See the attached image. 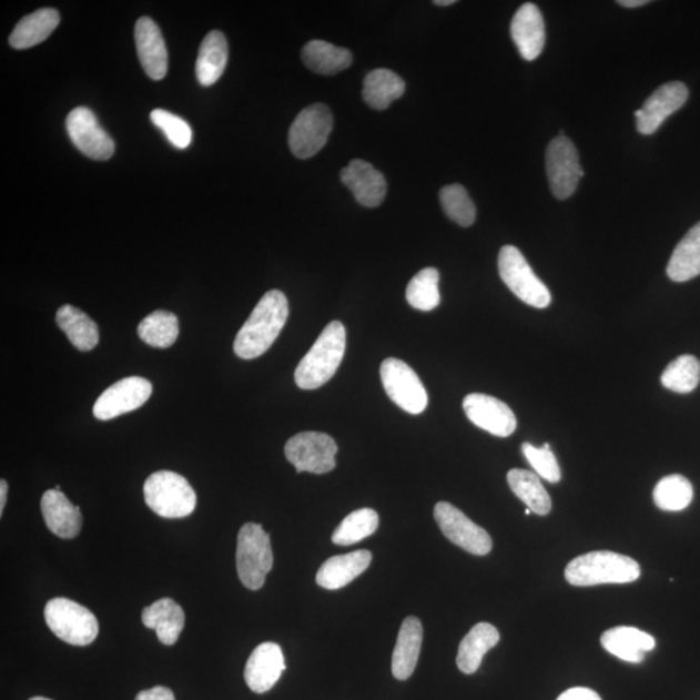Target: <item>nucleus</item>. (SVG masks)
Wrapping results in <instances>:
<instances>
[{
  "mask_svg": "<svg viewBox=\"0 0 700 700\" xmlns=\"http://www.w3.org/2000/svg\"><path fill=\"white\" fill-rule=\"evenodd\" d=\"M144 501L161 518H186L195 511L196 494L182 475L172 471L152 474L144 483Z\"/></svg>",
  "mask_w": 700,
  "mask_h": 700,
  "instance_id": "20e7f679",
  "label": "nucleus"
},
{
  "mask_svg": "<svg viewBox=\"0 0 700 700\" xmlns=\"http://www.w3.org/2000/svg\"><path fill=\"white\" fill-rule=\"evenodd\" d=\"M7 491H9V484L6 480L0 481V515H3L6 503H7Z\"/></svg>",
  "mask_w": 700,
  "mask_h": 700,
  "instance_id": "c03bdc74",
  "label": "nucleus"
},
{
  "mask_svg": "<svg viewBox=\"0 0 700 700\" xmlns=\"http://www.w3.org/2000/svg\"><path fill=\"white\" fill-rule=\"evenodd\" d=\"M507 483L514 495L525 503L530 511L540 517L551 511V498L537 474L514 468L507 474Z\"/></svg>",
  "mask_w": 700,
  "mask_h": 700,
  "instance_id": "473e14b6",
  "label": "nucleus"
},
{
  "mask_svg": "<svg viewBox=\"0 0 700 700\" xmlns=\"http://www.w3.org/2000/svg\"><path fill=\"white\" fill-rule=\"evenodd\" d=\"M434 517L445 537L473 556H487L494 548V541L487 530L475 525L456 506L438 503L435 506Z\"/></svg>",
  "mask_w": 700,
  "mask_h": 700,
  "instance_id": "9b49d317",
  "label": "nucleus"
},
{
  "mask_svg": "<svg viewBox=\"0 0 700 700\" xmlns=\"http://www.w3.org/2000/svg\"><path fill=\"white\" fill-rule=\"evenodd\" d=\"M341 179L357 202L367 207L379 206L387 194V181L384 175L364 160H352L344 168Z\"/></svg>",
  "mask_w": 700,
  "mask_h": 700,
  "instance_id": "a211bd4d",
  "label": "nucleus"
},
{
  "mask_svg": "<svg viewBox=\"0 0 700 700\" xmlns=\"http://www.w3.org/2000/svg\"><path fill=\"white\" fill-rule=\"evenodd\" d=\"M184 611L172 598L159 599L142 612L144 627L156 630L159 640L166 646H173L184 628Z\"/></svg>",
  "mask_w": 700,
  "mask_h": 700,
  "instance_id": "393cba45",
  "label": "nucleus"
},
{
  "mask_svg": "<svg viewBox=\"0 0 700 700\" xmlns=\"http://www.w3.org/2000/svg\"><path fill=\"white\" fill-rule=\"evenodd\" d=\"M286 671L283 651L280 645L265 642L251 653L244 669V679L248 688L257 694L272 690Z\"/></svg>",
  "mask_w": 700,
  "mask_h": 700,
  "instance_id": "f3484780",
  "label": "nucleus"
},
{
  "mask_svg": "<svg viewBox=\"0 0 700 700\" xmlns=\"http://www.w3.org/2000/svg\"><path fill=\"white\" fill-rule=\"evenodd\" d=\"M464 410L476 427L498 437H509L518 427L510 407L494 396L468 395L464 399Z\"/></svg>",
  "mask_w": 700,
  "mask_h": 700,
  "instance_id": "2eb2a0df",
  "label": "nucleus"
},
{
  "mask_svg": "<svg viewBox=\"0 0 700 700\" xmlns=\"http://www.w3.org/2000/svg\"><path fill=\"white\" fill-rule=\"evenodd\" d=\"M521 450L538 476L552 484L561 480L560 467L549 444H545L542 448H536L532 444L525 443Z\"/></svg>",
  "mask_w": 700,
  "mask_h": 700,
  "instance_id": "a19ab883",
  "label": "nucleus"
},
{
  "mask_svg": "<svg viewBox=\"0 0 700 700\" xmlns=\"http://www.w3.org/2000/svg\"><path fill=\"white\" fill-rule=\"evenodd\" d=\"M498 272L513 294L530 306L545 310L551 304L548 287L535 274L523 253L514 245H505L498 255Z\"/></svg>",
  "mask_w": 700,
  "mask_h": 700,
  "instance_id": "0eeeda50",
  "label": "nucleus"
},
{
  "mask_svg": "<svg viewBox=\"0 0 700 700\" xmlns=\"http://www.w3.org/2000/svg\"><path fill=\"white\" fill-rule=\"evenodd\" d=\"M44 619L52 633L69 645L88 646L99 635L95 615L72 599H51L44 607Z\"/></svg>",
  "mask_w": 700,
  "mask_h": 700,
  "instance_id": "423d86ee",
  "label": "nucleus"
},
{
  "mask_svg": "<svg viewBox=\"0 0 700 700\" xmlns=\"http://www.w3.org/2000/svg\"><path fill=\"white\" fill-rule=\"evenodd\" d=\"M546 173L554 196L566 200L575 194L584 176L579 153L567 136H557L546 151Z\"/></svg>",
  "mask_w": 700,
  "mask_h": 700,
  "instance_id": "f8f14e48",
  "label": "nucleus"
},
{
  "mask_svg": "<svg viewBox=\"0 0 700 700\" xmlns=\"http://www.w3.org/2000/svg\"><path fill=\"white\" fill-rule=\"evenodd\" d=\"M372 560L373 554L368 550L329 558L318 569L317 584L323 589H342L363 575L372 565Z\"/></svg>",
  "mask_w": 700,
  "mask_h": 700,
  "instance_id": "4be33fe9",
  "label": "nucleus"
},
{
  "mask_svg": "<svg viewBox=\"0 0 700 700\" xmlns=\"http://www.w3.org/2000/svg\"><path fill=\"white\" fill-rule=\"evenodd\" d=\"M667 274L677 283L688 282L700 274V222L677 244Z\"/></svg>",
  "mask_w": 700,
  "mask_h": 700,
  "instance_id": "7c9ffc66",
  "label": "nucleus"
},
{
  "mask_svg": "<svg viewBox=\"0 0 700 700\" xmlns=\"http://www.w3.org/2000/svg\"><path fill=\"white\" fill-rule=\"evenodd\" d=\"M227 59L229 45L226 37L219 30H213L200 45L196 60L197 81L205 88L212 87L225 72Z\"/></svg>",
  "mask_w": 700,
  "mask_h": 700,
  "instance_id": "cd10ccee",
  "label": "nucleus"
},
{
  "mask_svg": "<svg viewBox=\"0 0 700 700\" xmlns=\"http://www.w3.org/2000/svg\"><path fill=\"white\" fill-rule=\"evenodd\" d=\"M151 121L165 134L175 149L186 150L192 142V129L189 122L165 110L151 112Z\"/></svg>",
  "mask_w": 700,
  "mask_h": 700,
  "instance_id": "ea45409f",
  "label": "nucleus"
},
{
  "mask_svg": "<svg viewBox=\"0 0 700 700\" xmlns=\"http://www.w3.org/2000/svg\"><path fill=\"white\" fill-rule=\"evenodd\" d=\"M288 314L286 295L278 290L268 291L237 333L234 343L235 355L243 359L263 356L280 336Z\"/></svg>",
  "mask_w": 700,
  "mask_h": 700,
  "instance_id": "f257e3e1",
  "label": "nucleus"
},
{
  "mask_svg": "<svg viewBox=\"0 0 700 700\" xmlns=\"http://www.w3.org/2000/svg\"><path fill=\"white\" fill-rule=\"evenodd\" d=\"M273 564L271 536L255 523L244 525L236 545V569L243 586L250 590L263 588Z\"/></svg>",
  "mask_w": 700,
  "mask_h": 700,
  "instance_id": "39448f33",
  "label": "nucleus"
},
{
  "mask_svg": "<svg viewBox=\"0 0 700 700\" xmlns=\"http://www.w3.org/2000/svg\"><path fill=\"white\" fill-rule=\"evenodd\" d=\"M345 346L346 331L343 323L331 322L298 364L295 372L297 387L305 390L317 389L333 379L342 364Z\"/></svg>",
  "mask_w": 700,
  "mask_h": 700,
  "instance_id": "f03ea898",
  "label": "nucleus"
},
{
  "mask_svg": "<svg viewBox=\"0 0 700 700\" xmlns=\"http://www.w3.org/2000/svg\"><path fill=\"white\" fill-rule=\"evenodd\" d=\"M601 643L611 656L628 663H642L645 653L656 649V638L633 627H617L601 637Z\"/></svg>",
  "mask_w": 700,
  "mask_h": 700,
  "instance_id": "5701e85b",
  "label": "nucleus"
},
{
  "mask_svg": "<svg viewBox=\"0 0 700 700\" xmlns=\"http://www.w3.org/2000/svg\"><path fill=\"white\" fill-rule=\"evenodd\" d=\"M557 700H602L595 690L588 688H572L560 694Z\"/></svg>",
  "mask_w": 700,
  "mask_h": 700,
  "instance_id": "79ce46f5",
  "label": "nucleus"
},
{
  "mask_svg": "<svg viewBox=\"0 0 700 700\" xmlns=\"http://www.w3.org/2000/svg\"><path fill=\"white\" fill-rule=\"evenodd\" d=\"M57 323L77 349L90 352L99 343V327L79 307L63 305L57 313Z\"/></svg>",
  "mask_w": 700,
  "mask_h": 700,
  "instance_id": "c85d7f7f",
  "label": "nucleus"
},
{
  "mask_svg": "<svg viewBox=\"0 0 700 700\" xmlns=\"http://www.w3.org/2000/svg\"><path fill=\"white\" fill-rule=\"evenodd\" d=\"M440 273L435 267L423 268L407 284L406 300L414 310L430 312L440 305L442 296L438 291Z\"/></svg>",
  "mask_w": 700,
  "mask_h": 700,
  "instance_id": "f704fd0d",
  "label": "nucleus"
},
{
  "mask_svg": "<svg viewBox=\"0 0 700 700\" xmlns=\"http://www.w3.org/2000/svg\"><path fill=\"white\" fill-rule=\"evenodd\" d=\"M700 382V363L694 356L683 355L672 361L661 375V384L677 394H690Z\"/></svg>",
  "mask_w": 700,
  "mask_h": 700,
  "instance_id": "4c0bfd02",
  "label": "nucleus"
},
{
  "mask_svg": "<svg viewBox=\"0 0 700 700\" xmlns=\"http://www.w3.org/2000/svg\"><path fill=\"white\" fill-rule=\"evenodd\" d=\"M337 445L333 437L322 433H302L291 437L284 454L296 471L327 474L336 467Z\"/></svg>",
  "mask_w": 700,
  "mask_h": 700,
  "instance_id": "9d476101",
  "label": "nucleus"
},
{
  "mask_svg": "<svg viewBox=\"0 0 700 700\" xmlns=\"http://www.w3.org/2000/svg\"><path fill=\"white\" fill-rule=\"evenodd\" d=\"M511 37L523 59L532 61L541 55L546 32L542 13L534 3H526L515 13Z\"/></svg>",
  "mask_w": 700,
  "mask_h": 700,
  "instance_id": "aec40b11",
  "label": "nucleus"
},
{
  "mask_svg": "<svg viewBox=\"0 0 700 700\" xmlns=\"http://www.w3.org/2000/svg\"><path fill=\"white\" fill-rule=\"evenodd\" d=\"M440 202L446 215L461 227L471 226L476 207L468 192L460 184H449L440 191Z\"/></svg>",
  "mask_w": 700,
  "mask_h": 700,
  "instance_id": "58836bf2",
  "label": "nucleus"
},
{
  "mask_svg": "<svg viewBox=\"0 0 700 700\" xmlns=\"http://www.w3.org/2000/svg\"><path fill=\"white\" fill-rule=\"evenodd\" d=\"M422 641V621L415 617L406 618L399 628L394 657H392V673L397 680L410 679L418 665Z\"/></svg>",
  "mask_w": 700,
  "mask_h": 700,
  "instance_id": "b1692460",
  "label": "nucleus"
},
{
  "mask_svg": "<svg viewBox=\"0 0 700 700\" xmlns=\"http://www.w3.org/2000/svg\"><path fill=\"white\" fill-rule=\"evenodd\" d=\"M334 128V115L325 104L306 106L290 128L288 144L297 159H311L325 148Z\"/></svg>",
  "mask_w": 700,
  "mask_h": 700,
  "instance_id": "6e6552de",
  "label": "nucleus"
},
{
  "mask_svg": "<svg viewBox=\"0 0 700 700\" xmlns=\"http://www.w3.org/2000/svg\"><path fill=\"white\" fill-rule=\"evenodd\" d=\"M530 513H532V511H530V510L528 509V507H527L526 515H529Z\"/></svg>",
  "mask_w": 700,
  "mask_h": 700,
  "instance_id": "09e8293b",
  "label": "nucleus"
},
{
  "mask_svg": "<svg viewBox=\"0 0 700 700\" xmlns=\"http://www.w3.org/2000/svg\"><path fill=\"white\" fill-rule=\"evenodd\" d=\"M67 132L84 156L98 161L110 160L113 156L114 142L100 126L97 115L89 108L77 106L68 114Z\"/></svg>",
  "mask_w": 700,
  "mask_h": 700,
  "instance_id": "ddd939ff",
  "label": "nucleus"
},
{
  "mask_svg": "<svg viewBox=\"0 0 700 700\" xmlns=\"http://www.w3.org/2000/svg\"><path fill=\"white\" fill-rule=\"evenodd\" d=\"M379 527V515L373 509L353 511L335 529L333 542L338 546L355 545L372 536Z\"/></svg>",
  "mask_w": 700,
  "mask_h": 700,
  "instance_id": "e433bc0d",
  "label": "nucleus"
},
{
  "mask_svg": "<svg viewBox=\"0 0 700 700\" xmlns=\"http://www.w3.org/2000/svg\"><path fill=\"white\" fill-rule=\"evenodd\" d=\"M135 700H175L173 691L165 687H155L143 690L136 696Z\"/></svg>",
  "mask_w": 700,
  "mask_h": 700,
  "instance_id": "37998d69",
  "label": "nucleus"
},
{
  "mask_svg": "<svg viewBox=\"0 0 700 700\" xmlns=\"http://www.w3.org/2000/svg\"><path fill=\"white\" fill-rule=\"evenodd\" d=\"M179 334V318L175 314L166 311L151 313L138 326V335L153 348H169L175 343Z\"/></svg>",
  "mask_w": 700,
  "mask_h": 700,
  "instance_id": "72a5a7b5",
  "label": "nucleus"
},
{
  "mask_svg": "<svg viewBox=\"0 0 700 700\" xmlns=\"http://www.w3.org/2000/svg\"><path fill=\"white\" fill-rule=\"evenodd\" d=\"M29 700H51V699L43 698V697H35V698H32V699H29Z\"/></svg>",
  "mask_w": 700,
  "mask_h": 700,
  "instance_id": "de8ad7c7",
  "label": "nucleus"
},
{
  "mask_svg": "<svg viewBox=\"0 0 700 700\" xmlns=\"http://www.w3.org/2000/svg\"><path fill=\"white\" fill-rule=\"evenodd\" d=\"M454 3H456V0H435L434 2V4L442 7L452 6Z\"/></svg>",
  "mask_w": 700,
  "mask_h": 700,
  "instance_id": "49530a36",
  "label": "nucleus"
},
{
  "mask_svg": "<svg viewBox=\"0 0 700 700\" xmlns=\"http://www.w3.org/2000/svg\"><path fill=\"white\" fill-rule=\"evenodd\" d=\"M499 632L489 622H479L461 640L458 649L457 666L460 672L474 674L481 666L486 653L496 648Z\"/></svg>",
  "mask_w": 700,
  "mask_h": 700,
  "instance_id": "a878e982",
  "label": "nucleus"
},
{
  "mask_svg": "<svg viewBox=\"0 0 700 700\" xmlns=\"http://www.w3.org/2000/svg\"><path fill=\"white\" fill-rule=\"evenodd\" d=\"M406 84L389 69H375L365 77L363 97L374 110L384 111L404 95Z\"/></svg>",
  "mask_w": 700,
  "mask_h": 700,
  "instance_id": "c756f323",
  "label": "nucleus"
},
{
  "mask_svg": "<svg viewBox=\"0 0 700 700\" xmlns=\"http://www.w3.org/2000/svg\"><path fill=\"white\" fill-rule=\"evenodd\" d=\"M381 378L386 394L406 413L418 415L426 410L428 395L417 373L397 358H387L381 366Z\"/></svg>",
  "mask_w": 700,
  "mask_h": 700,
  "instance_id": "1a4fd4ad",
  "label": "nucleus"
},
{
  "mask_svg": "<svg viewBox=\"0 0 700 700\" xmlns=\"http://www.w3.org/2000/svg\"><path fill=\"white\" fill-rule=\"evenodd\" d=\"M566 580L574 587H596L602 584H628L638 580L641 567L622 554L591 551L569 561Z\"/></svg>",
  "mask_w": 700,
  "mask_h": 700,
  "instance_id": "7ed1b4c3",
  "label": "nucleus"
},
{
  "mask_svg": "<svg viewBox=\"0 0 700 700\" xmlns=\"http://www.w3.org/2000/svg\"><path fill=\"white\" fill-rule=\"evenodd\" d=\"M60 22L55 9H42L22 18L10 35V44L17 50L32 49L48 40Z\"/></svg>",
  "mask_w": 700,
  "mask_h": 700,
  "instance_id": "bb28decb",
  "label": "nucleus"
},
{
  "mask_svg": "<svg viewBox=\"0 0 700 700\" xmlns=\"http://www.w3.org/2000/svg\"><path fill=\"white\" fill-rule=\"evenodd\" d=\"M41 510L45 526L53 535L65 540H72L80 535L83 521L80 507L69 501L63 491H45L41 499Z\"/></svg>",
  "mask_w": 700,
  "mask_h": 700,
  "instance_id": "412c9836",
  "label": "nucleus"
},
{
  "mask_svg": "<svg viewBox=\"0 0 700 700\" xmlns=\"http://www.w3.org/2000/svg\"><path fill=\"white\" fill-rule=\"evenodd\" d=\"M622 7H627V9H636V7H641L648 4V0H620L618 2Z\"/></svg>",
  "mask_w": 700,
  "mask_h": 700,
  "instance_id": "a18cd8bd",
  "label": "nucleus"
},
{
  "mask_svg": "<svg viewBox=\"0 0 700 700\" xmlns=\"http://www.w3.org/2000/svg\"><path fill=\"white\" fill-rule=\"evenodd\" d=\"M689 90L680 81L668 82L646 100L641 110L635 112L637 130L643 135L657 132L669 115L687 103Z\"/></svg>",
  "mask_w": 700,
  "mask_h": 700,
  "instance_id": "dca6fc26",
  "label": "nucleus"
},
{
  "mask_svg": "<svg viewBox=\"0 0 700 700\" xmlns=\"http://www.w3.org/2000/svg\"><path fill=\"white\" fill-rule=\"evenodd\" d=\"M652 497L660 510L681 511L691 504L694 489L684 476L669 475L657 484Z\"/></svg>",
  "mask_w": 700,
  "mask_h": 700,
  "instance_id": "c9c22d12",
  "label": "nucleus"
},
{
  "mask_svg": "<svg viewBox=\"0 0 700 700\" xmlns=\"http://www.w3.org/2000/svg\"><path fill=\"white\" fill-rule=\"evenodd\" d=\"M152 395V384L141 376H130L106 388L94 405V415L99 420H111L130 412L140 409Z\"/></svg>",
  "mask_w": 700,
  "mask_h": 700,
  "instance_id": "4468645a",
  "label": "nucleus"
},
{
  "mask_svg": "<svg viewBox=\"0 0 700 700\" xmlns=\"http://www.w3.org/2000/svg\"><path fill=\"white\" fill-rule=\"evenodd\" d=\"M134 35L144 72L152 80H163L168 73V50L156 22L141 18L136 21Z\"/></svg>",
  "mask_w": 700,
  "mask_h": 700,
  "instance_id": "6ab92c4d",
  "label": "nucleus"
},
{
  "mask_svg": "<svg viewBox=\"0 0 700 700\" xmlns=\"http://www.w3.org/2000/svg\"><path fill=\"white\" fill-rule=\"evenodd\" d=\"M302 58L304 64L312 72L323 75H334L352 65L353 57L349 50L337 48L325 41H311L304 45Z\"/></svg>",
  "mask_w": 700,
  "mask_h": 700,
  "instance_id": "2f4dec72",
  "label": "nucleus"
}]
</instances>
